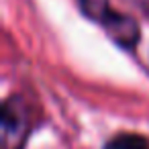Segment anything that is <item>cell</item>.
Segmentation results:
<instances>
[{
	"label": "cell",
	"instance_id": "obj_1",
	"mask_svg": "<svg viewBox=\"0 0 149 149\" xmlns=\"http://www.w3.org/2000/svg\"><path fill=\"white\" fill-rule=\"evenodd\" d=\"M0 120H2L0 149H25L33 131V114L27 100L19 94L8 96L2 102Z\"/></svg>",
	"mask_w": 149,
	"mask_h": 149
},
{
	"label": "cell",
	"instance_id": "obj_2",
	"mask_svg": "<svg viewBox=\"0 0 149 149\" xmlns=\"http://www.w3.org/2000/svg\"><path fill=\"white\" fill-rule=\"evenodd\" d=\"M106 31V35L123 49H135L139 39H141V27L139 23L125 13H114L112 19L102 27Z\"/></svg>",
	"mask_w": 149,
	"mask_h": 149
},
{
	"label": "cell",
	"instance_id": "obj_3",
	"mask_svg": "<svg viewBox=\"0 0 149 149\" xmlns=\"http://www.w3.org/2000/svg\"><path fill=\"white\" fill-rule=\"evenodd\" d=\"M76 2H78L82 15L88 17L90 21L98 23L100 27H104V25L112 19V15L116 13V10L110 6L108 0H76Z\"/></svg>",
	"mask_w": 149,
	"mask_h": 149
},
{
	"label": "cell",
	"instance_id": "obj_4",
	"mask_svg": "<svg viewBox=\"0 0 149 149\" xmlns=\"http://www.w3.org/2000/svg\"><path fill=\"white\" fill-rule=\"evenodd\" d=\"M104 149H149V139L141 133H116L104 143Z\"/></svg>",
	"mask_w": 149,
	"mask_h": 149
}]
</instances>
